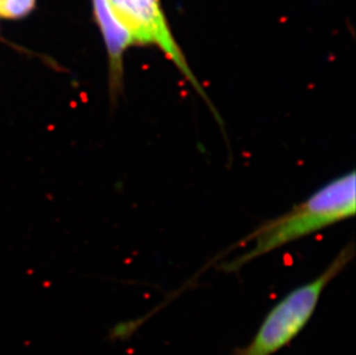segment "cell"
Segmentation results:
<instances>
[{"mask_svg": "<svg viewBox=\"0 0 356 355\" xmlns=\"http://www.w3.org/2000/svg\"><path fill=\"white\" fill-rule=\"evenodd\" d=\"M355 212L356 175L352 170L334 178L289 212L259 225L236 245L250 247L219 269L227 274L240 271L256 258L354 217Z\"/></svg>", "mask_w": 356, "mask_h": 355, "instance_id": "1", "label": "cell"}, {"mask_svg": "<svg viewBox=\"0 0 356 355\" xmlns=\"http://www.w3.org/2000/svg\"><path fill=\"white\" fill-rule=\"evenodd\" d=\"M353 258L354 245L348 244L318 277L280 299L263 319L252 340L234 349L232 355H273L289 346L309 323L323 292Z\"/></svg>", "mask_w": 356, "mask_h": 355, "instance_id": "2", "label": "cell"}, {"mask_svg": "<svg viewBox=\"0 0 356 355\" xmlns=\"http://www.w3.org/2000/svg\"><path fill=\"white\" fill-rule=\"evenodd\" d=\"M119 20L131 31L136 47H154L181 74L207 103L219 126L222 119L187 61L175 38L161 0H108Z\"/></svg>", "mask_w": 356, "mask_h": 355, "instance_id": "3", "label": "cell"}, {"mask_svg": "<svg viewBox=\"0 0 356 355\" xmlns=\"http://www.w3.org/2000/svg\"><path fill=\"white\" fill-rule=\"evenodd\" d=\"M92 5L108 51L110 97L112 103H117L124 90V54L129 47H136V44L131 31L119 20L108 0H92Z\"/></svg>", "mask_w": 356, "mask_h": 355, "instance_id": "4", "label": "cell"}, {"mask_svg": "<svg viewBox=\"0 0 356 355\" xmlns=\"http://www.w3.org/2000/svg\"><path fill=\"white\" fill-rule=\"evenodd\" d=\"M35 0H0V15L8 19H20L31 13Z\"/></svg>", "mask_w": 356, "mask_h": 355, "instance_id": "5", "label": "cell"}]
</instances>
